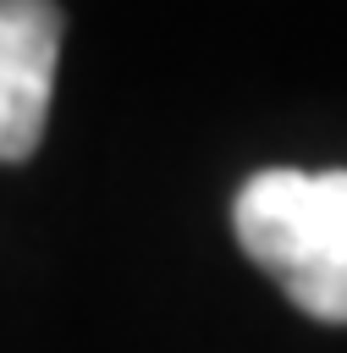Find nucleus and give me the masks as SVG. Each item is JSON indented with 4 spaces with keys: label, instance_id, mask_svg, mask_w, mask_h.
I'll use <instances>...</instances> for the list:
<instances>
[{
    "label": "nucleus",
    "instance_id": "1",
    "mask_svg": "<svg viewBox=\"0 0 347 353\" xmlns=\"http://www.w3.org/2000/svg\"><path fill=\"white\" fill-rule=\"evenodd\" d=\"M231 226L303 314L347 325V171L264 165L237 188Z\"/></svg>",
    "mask_w": 347,
    "mask_h": 353
},
{
    "label": "nucleus",
    "instance_id": "2",
    "mask_svg": "<svg viewBox=\"0 0 347 353\" xmlns=\"http://www.w3.org/2000/svg\"><path fill=\"white\" fill-rule=\"evenodd\" d=\"M61 55V11L39 0H0V160H28L50 121Z\"/></svg>",
    "mask_w": 347,
    "mask_h": 353
}]
</instances>
